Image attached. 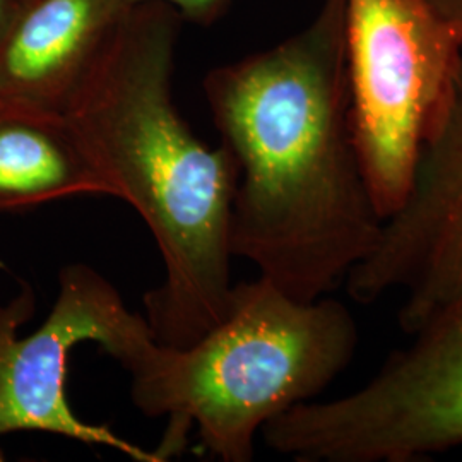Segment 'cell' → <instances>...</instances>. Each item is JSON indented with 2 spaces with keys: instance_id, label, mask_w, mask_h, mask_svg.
<instances>
[{
  "instance_id": "1",
  "label": "cell",
  "mask_w": 462,
  "mask_h": 462,
  "mask_svg": "<svg viewBox=\"0 0 462 462\" xmlns=\"http://www.w3.org/2000/svg\"><path fill=\"white\" fill-rule=\"evenodd\" d=\"M221 144L238 166L233 257L300 301L329 295L383 225L356 148L343 0L271 49L204 79Z\"/></svg>"
},
{
  "instance_id": "2",
  "label": "cell",
  "mask_w": 462,
  "mask_h": 462,
  "mask_svg": "<svg viewBox=\"0 0 462 462\" xmlns=\"http://www.w3.org/2000/svg\"><path fill=\"white\" fill-rule=\"evenodd\" d=\"M179 21L166 4L131 9L64 116L116 198L152 233L165 280L144 295V317L160 345L185 347L230 303L238 166L223 144H204L175 106Z\"/></svg>"
},
{
  "instance_id": "3",
  "label": "cell",
  "mask_w": 462,
  "mask_h": 462,
  "mask_svg": "<svg viewBox=\"0 0 462 462\" xmlns=\"http://www.w3.org/2000/svg\"><path fill=\"white\" fill-rule=\"evenodd\" d=\"M358 337L345 303L300 301L257 278L233 286L226 314L196 343L154 341L129 370L131 396L146 416L170 418V446L196 425L217 459L252 461L257 433L322 394L353 362Z\"/></svg>"
},
{
  "instance_id": "4",
  "label": "cell",
  "mask_w": 462,
  "mask_h": 462,
  "mask_svg": "<svg viewBox=\"0 0 462 462\" xmlns=\"http://www.w3.org/2000/svg\"><path fill=\"white\" fill-rule=\"evenodd\" d=\"M408 336L358 389L271 420L265 446L298 462H420L462 447V297Z\"/></svg>"
},
{
  "instance_id": "5",
  "label": "cell",
  "mask_w": 462,
  "mask_h": 462,
  "mask_svg": "<svg viewBox=\"0 0 462 462\" xmlns=\"http://www.w3.org/2000/svg\"><path fill=\"white\" fill-rule=\"evenodd\" d=\"M343 9L353 133L387 217L456 79L462 40L427 0H343Z\"/></svg>"
},
{
  "instance_id": "6",
  "label": "cell",
  "mask_w": 462,
  "mask_h": 462,
  "mask_svg": "<svg viewBox=\"0 0 462 462\" xmlns=\"http://www.w3.org/2000/svg\"><path fill=\"white\" fill-rule=\"evenodd\" d=\"M32 286L0 307V437L45 431L114 448L137 462H162V450H146L105 425L83 421L69 406L67 364L74 347L95 341L127 372L156 339L144 315L127 309L116 286L88 264L60 271L55 303L33 334L19 328L33 315Z\"/></svg>"
},
{
  "instance_id": "7",
  "label": "cell",
  "mask_w": 462,
  "mask_h": 462,
  "mask_svg": "<svg viewBox=\"0 0 462 462\" xmlns=\"http://www.w3.org/2000/svg\"><path fill=\"white\" fill-rule=\"evenodd\" d=\"M345 284L362 305L396 295L404 334L462 297V62L430 127L408 192Z\"/></svg>"
},
{
  "instance_id": "8",
  "label": "cell",
  "mask_w": 462,
  "mask_h": 462,
  "mask_svg": "<svg viewBox=\"0 0 462 462\" xmlns=\"http://www.w3.org/2000/svg\"><path fill=\"white\" fill-rule=\"evenodd\" d=\"M131 0H34L0 47V108L64 116Z\"/></svg>"
},
{
  "instance_id": "9",
  "label": "cell",
  "mask_w": 462,
  "mask_h": 462,
  "mask_svg": "<svg viewBox=\"0 0 462 462\" xmlns=\"http://www.w3.org/2000/svg\"><path fill=\"white\" fill-rule=\"evenodd\" d=\"M78 196L116 198L66 116L0 112V211Z\"/></svg>"
},
{
  "instance_id": "10",
  "label": "cell",
  "mask_w": 462,
  "mask_h": 462,
  "mask_svg": "<svg viewBox=\"0 0 462 462\" xmlns=\"http://www.w3.org/2000/svg\"><path fill=\"white\" fill-rule=\"evenodd\" d=\"M133 5L141 4H166L171 9L179 13V16L189 19L192 23H198L202 26H208L215 23L216 19L223 16L231 0H131Z\"/></svg>"
},
{
  "instance_id": "11",
  "label": "cell",
  "mask_w": 462,
  "mask_h": 462,
  "mask_svg": "<svg viewBox=\"0 0 462 462\" xmlns=\"http://www.w3.org/2000/svg\"><path fill=\"white\" fill-rule=\"evenodd\" d=\"M34 0H0V47L14 32L19 19L32 7Z\"/></svg>"
},
{
  "instance_id": "12",
  "label": "cell",
  "mask_w": 462,
  "mask_h": 462,
  "mask_svg": "<svg viewBox=\"0 0 462 462\" xmlns=\"http://www.w3.org/2000/svg\"><path fill=\"white\" fill-rule=\"evenodd\" d=\"M430 5L446 19L462 40V0H427Z\"/></svg>"
},
{
  "instance_id": "13",
  "label": "cell",
  "mask_w": 462,
  "mask_h": 462,
  "mask_svg": "<svg viewBox=\"0 0 462 462\" xmlns=\"http://www.w3.org/2000/svg\"><path fill=\"white\" fill-rule=\"evenodd\" d=\"M0 461H4V452L0 450Z\"/></svg>"
},
{
  "instance_id": "14",
  "label": "cell",
  "mask_w": 462,
  "mask_h": 462,
  "mask_svg": "<svg viewBox=\"0 0 462 462\" xmlns=\"http://www.w3.org/2000/svg\"><path fill=\"white\" fill-rule=\"evenodd\" d=\"M0 112H4V110H2V108H0Z\"/></svg>"
}]
</instances>
